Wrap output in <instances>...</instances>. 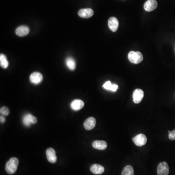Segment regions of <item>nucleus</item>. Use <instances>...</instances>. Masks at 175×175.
<instances>
[{"label": "nucleus", "instance_id": "18", "mask_svg": "<svg viewBox=\"0 0 175 175\" xmlns=\"http://www.w3.org/2000/svg\"><path fill=\"white\" fill-rule=\"evenodd\" d=\"M104 88L109 90V91H113V92H116L118 86L116 84H113L110 81H107L105 82V84L103 86Z\"/></svg>", "mask_w": 175, "mask_h": 175}, {"label": "nucleus", "instance_id": "2", "mask_svg": "<svg viewBox=\"0 0 175 175\" xmlns=\"http://www.w3.org/2000/svg\"><path fill=\"white\" fill-rule=\"evenodd\" d=\"M128 59L132 63L138 64L143 60V56L140 52L131 51L128 53Z\"/></svg>", "mask_w": 175, "mask_h": 175}, {"label": "nucleus", "instance_id": "17", "mask_svg": "<svg viewBox=\"0 0 175 175\" xmlns=\"http://www.w3.org/2000/svg\"><path fill=\"white\" fill-rule=\"evenodd\" d=\"M67 66L71 70H74L76 68V63L74 59L71 57L67 58L66 59Z\"/></svg>", "mask_w": 175, "mask_h": 175}, {"label": "nucleus", "instance_id": "1", "mask_svg": "<svg viewBox=\"0 0 175 175\" xmlns=\"http://www.w3.org/2000/svg\"><path fill=\"white\" fill-rule=\"evenodd\" d=\"M19 160L17 158L13 157L7 162L5 165V171L8 174L12 175L17 171L19 165Z\"/></svg>", "mask_w": 175, "mask_h": 175}, {"label": "nucleus", "instance_id": "16", "mask_svg": "<svg viewBox=\"0 0 175 175\" xmlns=\"http://www.w3.org/2000/svg\"><path fill=\"white\" fill-rule=\"evenodd\" d=\"M93 148L96 149L105 150L107 147V143L104 141H95L92 143Z\"/></svg>", "mask_w": 175, "mask_h": 175}, {"label": "nucleus", "instance_id": "13", "mask_svg": "<svg viewBox=\"0 0 175 175\" xmlns=\"http://www.w3.org/2000/svg\"><path fill=\"white\" fill-rule=\"evenodd\" d=\"M29 28L27 26H20L16 29L15 31L16 35L19 37L26 36L29 34Z\"/></svg>", "mask_w": 175, "mask_h": 175}, {"label": "nucleus", "instance_id": "21", "mask_svg": "<svg viewBox=\"0 0 175 175\" xmlns=\"http://www.w3.org/2000/svg\"><path fill=\"white\" fill-rule=\"evenodd\" d=\"M0 113L4 116H8V115H9V113H10V110L8 107H3L1 108Z\"/></svg>", "mask_w": 175, "mask_h": 175}, {"label": "nucleus", "instance_id": "5", "mask_svg": "<svg viewBox=\"0 0 175 175\" xmlns=\"http://www.w3.org/2000/svg\"><path fill=\"white\" fill-rule=\"evenodd\" d=\"M169 172L168 165L165 161L161 162L157 167V173L158 175H168Z\"/></svg>", "mask_w": 175, "mask_h": 175}, {"label": "nucleus", "instance_id": "12", "mask_svg": "<svg viewBox=\"0 0 175 175\" xmlns=\"http://www.w3.org/2000/svg\"><path fill=\"white\" fill-rule=\"evenodd\" d=\"M78 15L82 18H91L94 14V11L91 8H84L81 9L78 11Z\"/></svg>", "mask_w": 175, "mask_h": 175}, {"label": "nucleus", "instance_id": "14", "mask_svg": "<svg viewBox=\"0 0 175 175\" xmlns=\"http://www.w3.org/2000/svg\"><path fill=\"white\" fill-rule=\"evenodd\" d=\"M84 106V103L82 100L80 99H76L72 101L71 104V107L72 110L75 111H77L82 109Z\"/></svg>", "mask_w": 175, "mask_h": 175}, {"label": "nucleus", "instance_id": "19", "mask_svg": "<svg viewBox=\"0 0 175 175\" xmlns=\"http://www.w3.org/2000/svg\"><path fill=\"white\" fill-rule=\"evenodd\" d=\"M0 65L4 69L8 68L9 65V63L7 60V57L4 54H1L0 55Z\"/></svg>", "mask_w": 175, "mask_h": 175}, {"label": "nucleus", "instance_id": "3", "mask_svg": "<svg viewBox=\"0 0 175 175\" xmlns=\"http://www.w3.org/2000/svg\"><path fill=\"white\" fill-rule=\"evenodd\" d=\"M132 141L136 146H142L146 143L147 138L144 134H139L133 137L132 138Z\"/></svg>", "mask_w": 175, "mask_h": 175}, {"label": "nucleus", "instance_id": "4", "mask_svg": "<svg viewBox=\"0 0 175 175\" xmlns=\"http://www.w3.org/2000/svg\"><path fill=\"white\" fill-rule=\"evenodd\" d=\"M23 122L26 127H30L31 124L37 123V119L31 114H26L23 118Z\"/></svg>", "mask_w": 175, "mask_h": 175}, {"label": "nucleus", "instance_id": "11", "mask_svg": "<svg viewBox=\"0 0 175 175\" xmlns=\"http://www.w3.org/2000/svg\"><path fill=\"white\" fill-rule=\"evenodd\" d=\"M96 120L95 118L91 117L86 119L84 123V127L86 130L90 131L94 128L96 125Z\"/></svg>", "mask_w": 175, "mask_h": 175}, {"label": "nucleus", "instance_id": "15", "mask_svg": "<svg viewBox=\"0 0 175 175\" xmlns=\"http://www.w3.org/2000/svg\"><path fill=\"white\" fill-rule=\"evenodd\" d=\"M91 171L93 174L96 175H100L103 173L105 169L103 166L98 164H94L91 166Z\"/></svg>", "mask_w": 175, "mask_h": 175}, {"label": "nucleus", "instance_id": "22", "mask_svg": "<svg viewBox=\"0 0 175 175\" xmlns=\"http://www.w3.org/2000/svg\"><path fill=\"white\" fill-rule=\"evenodd\" d=\"M168 133L169 139L171 140H175V129L172 131H168Z\"/></svg>", "mask_w": 175, "mask_h": 175}, {"label": "nucleus", "instance_id": "9", "mask_svg": "<svg viewBox=\"0 0 175 175\" xmlns=\"http://www.w3.org/2000/svg\"><path fill=\"white\" fill-rule=\"evenodd\" d=\"M46 157L48 161L52 164H54L57 160L56 152L55 150L52 148H48L46 151Z\"/></svg>", "mask_w": 175, "mask_h": 175}, {"label": "nucleus", "instance_id": "20", "mask_svg": "<svg viewBox=\"0 0 175 175\" xmlns=\"http://www.w3.org/2000/svg\"><path fill=\"white\" fill-rule=\"evenodd\" d=\"M122 175H134V169L131 165H127L124 168Z\"/></svg>", "mask_w": 175, "mask_h": 175}, {"label": "nucleus", "instance_id": "23", "mask_svg": "<svg viewBox=\"0 0 175 175\" xmlns=\"http://www.w3.org/2000/svg\"><path fill=\"white\" fill-rule=\"evenodd\" d=\"M0 119H1V123H4L5 122V118L3 116H0Z\"/></svg>", "mask_w": 175, "mask_h": 175}, {"label": "nucleus", "instance_id": "8", "mask_svg": "<svg viewBox=\"0 0 175 175\" xmlns=\"http://www.w3.org/2000/svg\"><path fill=\"white\" fill-rule=\"evenodd\" d=\"M30 81L35 85H37L41 83L43 79V77L41 73L34 72L30 76Z\"/></svg>", "mask_w": 175, "mask_h": 175}, {"label": "nucleus", "instance_id": "7", "mask_svg": "<svg viewBox=\"0 0 175 175\" xmlns=\"http://www.w3.org/2000/svg\"><path fill=\"white\" fill-rule=\"evenodd\" d=\"M144 96V92L142 89H136L133 93V102L135 104L141 102Z\"/></svg>", "mask_w": 175, "mask_h": 175}, {"label": "nucleus", "instance_id": "24", "mask_svg": "<svg viewBox=\"0 0 175 175\" xmlns=\"http://www.w3.org/2000/svg\"></svg>", "mask_w": 175, "mask_h": 175}, {"label": "nucleus", "instance_id": "6", "mask_svg": "<svg viewBox=\"0 0 175 175\" xmlns=\"http://www.w3.org/2000/svg\"><path fill=\"white\" fill-rule=\"evenodd\" d=\"M158 3L156 0H147L144 3L143 8L145 11L151 12L154 11L157 8Z\"/></svg>", "mask_w": 175, "mask_h": 175}, {"label": "nucleus", "instance_id": "10", "mask_svg": "<svg viewBox=\"0 0 175 175\" xmlns=\"http://www.w3.org/2000/svg\"><path fill=\"white\" fill-rule=\"evenodd\" d=\"M108 26L113 32H116L119 27V22L116 17H110L108 21Z\"/></svg>", "mask_w": 175, "mask_h": 175}]
</instances>
